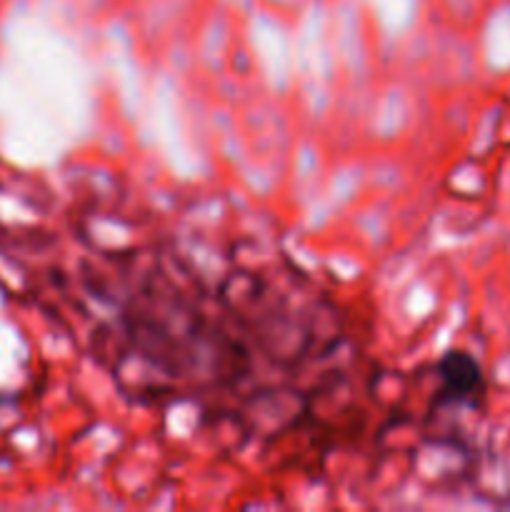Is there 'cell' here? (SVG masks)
<instances>
[{
	"mask_svg": "<svg viewBox=\"0 0 510 512\" xmlns=\"http://www.w3.org/2000/svg\"><path fill=\"white\" fill-rule=\"evenodd\" d=\"M440 378L445 383V393H450L458 400L473 398L483 388V375H480L478 363L463 353H453L443 360Z\"/></svg>",
	"mask_w": 510,
	"mask_h": 512,
	"instance_id": "6da1fadb",
	"label": "cell"
}]
</instances>
